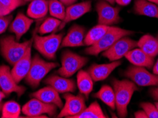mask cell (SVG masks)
I'll use <instances>...</instances> for the list:
<instances>
[{"instance_id":"ee69618b","label":"cell","mask_w":158,"mask_h":118,"mask_svg":"<svg viewBox=\"0 0 158 118\" xmlns=\"http://www.w3.org/2000/svg\"><path fill=\"white\" fill-rule=\"evenodd\" d=\"M155 105V106H156V108H157V110H158V102H156Z\"/></svg>"},{"instance_id":"44dd1931","label":"cell","mask_w":158,"mask_h":118,"mask_svg":"<svg viewBox=\"0 0 158 118\" xmlns=\"http://www.w3.org/2000/svg\"><path fill=\"white\" fill-rule=\"evenodd\" d=\"M48 12V0H32L28 6L27 16L32 19H41Z\"/></svg>"},{"instance_id":"b9f144b4","label":"cell","mask_w":158,"mask_h":118,"mask_svg":"<svg viewBox=\"0 0 158 118\" xmlns=\"http://www.w3.org/2000/svg\"><path fill=\"white\" fill-rule=\"evenodd\" d=\"M148 1L152 2V3H154L158 6V0H148Z\"/></svg>"},{"instance_id":"9a60e30c","label":"cell","mask_w":158,"mask_h":118,"mask_svg":"<svg viewBox=\"0 0 158 118\" xmlns=\"http://www.w3.org/2000/svg\"><path fill=\"white\" fill-rule=\"evenodd\" d=\"M121 64V61H113L108 64H94L88 69V73L90 74L94 82H100L105 80L115 69Z\"/></svg>"},{"instance_id":"f1b7e54d","label":"cell","mask_w":158,"mask_h":118,"mask_svg":"<svg viewBox=\"0 0 158 118\" xmlns=\"http://www.w3.org/2000/svg\"><path fill=\"white\" fill-rule=\"evenodd\" d=\"M48 12L52 17L63 21L66 16V8L59 0H48Z\"/></svg>"},{"instance_id":"603a6c76","label":"cell","mask_w":158,"mask_h":118,"mask_svg":"<svg viewBox=\"0 0 158 118\" xmlns=\"http://www.w3.org/2000/svg\"><path fill=\"white\" fill-rule=\"evenodd\" d=\"M138 47L150 57H155L158 55V39L149 34L145 35L138 41Z\"/></svg>"},{"instance_id":"7402d4cb","label":"cell","mask_w":158,"mask_h":118,"mask_svg":"<svg viewBox=\"0 0 158 118\" xmlns=\"http://www.w3.org/2000/svg\"><path fill=\"white\" fill-rule=\"evenodd\" d=\"M134 11L138 15L158 18V6L148 0H136Z\"/></svg>"},{"instance_id":"30bf717a","label":"cell","mask_w":158,"mask_h":118,"mask_svg":"<svg viewBox=\"0 0 158 118\" xmlns=\"http://www.w3.org/2000/svg\"><path fill=\"white\" fill-rule=\"evenodd\" d=\"M124 75L140 86H158V75L150 73L143 67H130Z\"/></svg>"},{"instance_id":"74e56055","label":"cell","mask_w":158,"mask_h":118,"mask_svg":"<svg viewBox=\"0 0 158 118\" xmlns=\"http://www.w3.org/2000/svg\"><path fill=\"white\" fill-rule=\"evenodd\" d=\"M152 71H153V74H154L158 75V59H157L156 63L155 64L154 67H153Z\"/></svg>"},{"instance_id":"484cf974","label":"cell","mask_w":158,"mask_h":118,"mask_svg":"<svg viewBox=\"0 0 158 118\" xmlns=\"http://www.w3.org/2000/svg\"><path fill=\"white\" fill-rule=\"evenodd\" d=\"M94 96L103 101L106 105L110 107L112 110L116 109L115 92L114 90L110 86H103L99 91L94 95Z\"/></svg>"},{"instance_id":"9c48e42d","label":"cell","mask_w":158,"mask_h":118,"mask_svg":"<svg viewBox=\"0 0 158 118\" xmlns=\"http://www.w3.org/2000/svg\"><path fill=\"white\" fill-rule=\"evenodd\" d=\"M138 47V42L127 36L120 38L111 46V47L103 52V56L108 59L110 62L120 60L125 57L129 51Z\"/></svg>"},{"instance_id":"f546056e","label":"cell","mask_w":158,"mask_h":118,"mask_svg":"<svg viewBox=\"0 0 158 118\" xmlns=\"http://www.w3.org/2000/svg\"><path fill=\"white\" fill-rule=\"evenodd\" d=\"M62 21L54 17H49L44 21L39 29V33L41 35H45L54 32L60 25Z\"/></svg>"},{"instance_id":"d6a6232c","label":"cell","mask_w":158,"mask_h":118,"mask_svg":"<svg viewBox=\"0 0 158 118\" xmlns=\"http://www.w3.org/2000/svg\"><path fill=\"white\" fill-rule=\"evenodd\" d=\"M11 19H12V17L9 14L0 17V34L6 31V30L9 26Z\"/></svg>"},{"instance_id":"ab89813d","label":"cell","mask_w":158,"mask_h":118,"mask_svg":"<svg viewBox=\"0 0 158 118\" xmlns=\"http://www.w3.org/2000/svg\"><path fill=\"white\" fill-rule=\"evenodd\" d=\"M2 16H6L5 12H4L3 8L1 5V3H0V17H2Z\"/></svg>"},{"instance_id":"8d00e7d4","label":"cell","mask_w":158,"mask_h":118,"mask_svg":"<svg viewBox=\"0 0 158 118\" xmlns=\"http://www.w3.org/2000/svg\"><path fill=\"white\" fill-rule=\"evenodd\" d=\"M131 0H115V2L120 6H126L131 3Z\"/></svg>"},{"instance_id":"60d3db41","label":"cell","mask_w":158,"mask_h":118,"mask_svg":"<svg viewBox=\"0 0 158 118\" xmlns=\"http://www.w3.org/2000/svg\"><path fill=\"white\" fill-rule=\"evenodd\" d=\"M104 1L108 2V3H110V4H114L115 2V0H104Z\"/></svg>"},{"instance_id":"4316f807","label":"cell","mask_w":158,"mask_h":118,"mask_svg":"<svg viewBox=\"0 0 158 118\" xmlns=\"http://www.w3.org/2000/svg\"><path fill=\"white\" fill-rule=\"evenodd\" d=\"M103 110L97 101L92 103L81 113L73 118H106Z\"/></svg>"},{"instance_id":"8992f818","label":"cell","mask_w":158,"mask_h":118,"mask_svg":"<svg viewBox=\"0 0 158 118\" xmlns=\"http://www.w3.org/2000/svg\"><path fill=\"white\" fill-rule=\"evenodd\" d=\"M87 57L81 56L70 50H66L61 56V66L57 73L64 77L69 78L76 74L87 64Z\"/></svg>"},{"instance_id":"3957f363","label":"cell","mask_w":158,"mask_h":118,"mask_svg":"<svg viewBox=\"0 0 158 118\" xmlns=\"http://www.w3.org/2000/svg\"><path fill=\"white\" fill-rule=\"evenodd\" d=\"M132 33L133 32L128 30L110 26L107 33L96 43L91 46H88L85 50V54L96 56L109 49L120 38L124 36H128Z\"/></svg>"},{"instance_id":"2e32d148","label":"cell","mask_w":158,"mask_h":118,"mask_svg":"<svg viewBox=\"0 0 158 118\" xmlns=\"http://www.w3.org/2000/svg\"><path fill=\"white\" fill-rule=\"evenodd\" d=\"M44 83L53 87L59 93L74 92L76 89V83L73 80L61 76H51L44 81Z\"/></svg>"},{"instance_id":"f35d334b","label":"cell","mask_w":158,"mask_h":118,"mask_svg":"<svg viewBox=\"0 0 158 118\" xmlns=\"http://www.w3.org/2000/svg\"><path fill=\"white\" fill-rule=\"evenodd\" d=\"M5 96H6V94L4 93L2 91H0V103H2V100L5 98Z\"/></svg>"},{"instance_id":"d4e9b609","label":"cell","mask_w":158,"mask_h":118,"mask_svg":"<svg viewBox=\"0 0 158 118\" xmlns=\"http://www.w3.org/2000/svg\"><path fill=\"white\" fill-rule=\"evenodd\" d=\"M110 27V25L103 24H98L93 27L85 35L84 39L85 45L91 46L96 43L107 33Z\"/></svg>"},{"instance_id":"7c38bea8","label":"cell","mask_w":158,"mask_h":118,"mask_svg":"<svg viewBox=\"0 0 158 118\" xmlns=\"http://www.w3.org/2000/svg\"><path fill=\"white\" fill-rule=\"evenodd\" d=\"M0 88L6 95L17 93L21 96L26 91L25 87L18 85L14 78L10 67L6 65L0 66Z\"/></svg>"},{"instance_id":"8fae6325","label":"cell","mask_w":158,"mask_h":118,"mask_svg":"<svg viewBox=\"0 0 158 118\" xmlns=\"http://www.w3.org/2000/svg\"><path fill=\"white\" fill-rule=\"evenodd\" d=\"M98 13V24L112 25L116 24L121 21L120 17V9L113 7L106 1L98 2L96 5Z\"/></svg>"},{"instance_id":"ba28073f","label":"cell","mask_w":158,"mask_h":118,"mask_svg":"<svg viewBox=\"0 0 158 118\" xmlns=\"http://www.w3.org/2000/svg\"><path fill=\"white\" fill-rule=\"evenodd\" d=\"M63 96L65 99V104L57 117L73 118L86 108L83 94L74 96L70 93H65Z\"/></svg>"},{"instance_id":"7a4b0ae2","label":"cell","mask_w":158,"mask_h":118,"mask_svg":"<svg viewBox=\"0 0 158 118\" xmlns=\"http://www.w3.org/2000/svg\"><path fill=\"white\" fill-rule=\"evenodd\" d=\"M33 42V38L19 43L15 36L4 37L0 39V52L9 64L14 65L24 56L27 48Z\"/></svg>"},{"instance_id":"5bb4252c","label":"cell","mask_w":158,"mask_h":118,"mask_svg":"<svg viewBox=\"0 0 158 118\" xmlns=\"http://www.w3.org/2000/svg\"><path fill=\"white\" fill-rule=\"evenodd\" d=\"M31 45L32 43L27 48L24 56L14 64L12 69H11L13 77L17 84L25 78L31 67L32 61Z\"/></svg>"},{"instance_id":"1f68e13d","label":"cell","mask_w":158,"mask_h":118,"mask_svg":"<svg viewBox=\"0 0 158 118\" xmlns=\"http://www.w3.org/2000/svg\"><path fill=\"white\" fill-rule=\"evenodd\" d=\"M140 107L145 111L148 118H158V110L155 105L151 103H143Z\"/></svg>"},{"instance_id":"e575fe53","label":"cell","mask_w":158,"mask_h":118,"mask_svg":"<svg viewBox=\"0 0 158 118\" xmlns=\"http://www.w3.org/2000/svg\"><path fill=\"white\" fill-rule=\"evenodd\" d=\"M150 93L151 95V96H152L155 100L158 101V87L151 89L150 91Z\"/></svg>"},{"instance_id":"e0dca14e","label":"cell","mask_w":158,"mask_h":118,"mask_svg":"<svg viewBox=\"0 0 158 118\" xmlns=\"http://www.w3.org/2000/svg\"><path fill=\"white\" fill-rule=\"evenodd\" d=\"M33 23L34 19L24 15V13H19L9 26V30L15 35L16 39L19 41L29 31Z\"/></svg>"},{"instance_id":"4dcf8cb0","label":"cell","mask_w":158,"mask_h":118,"mask_svg":"<svg viewBox=\"0 0 158 118\" xmlns=\"http://www.w3.org/2000/svg\"><path fill=\"white\" fill-rule=\"evenodd\" d=\"M0 3L6 15H9L16 9L24 5V0H0Z\"/></svg>"},{"instance_id":"cb8c5ba5","label":"cell","mask_w":158,"mask_h":118,"mask_svg":"<svg viewBox=\"0 0 158 118\" xmlns=\"http://www.w3.org/2000/svg\"><path fill=\"white\" fill-rule=\"evenodd\" d=\"M77 86L81 94L88 97L94 89V80L88 71L79 70L77 74Z\"/></svg>"},{"instance_id":"4fadbf2b","label":"cell","mask_w":158,"mask_h":118,"mask_svg":"<svg viewBox=\"0 0 158 118\" xmlns=\"http://www.w3.org/2000/svg\"><path fill=\"white\" fill-rule=\"evenodd\" d=\"M86 30L82 25H73L66 34L63 38L61 48H73L81 47L85 45L84 39Z\"/></svg>"},{"instance_id":"277c9868","label":"cell","mask_w":158,"mask_h":118,"mask_svg":"<svg viewBox=\"0 0 158 118\" xmlns=\"http://www.w3.org/2000/svg\"><path fill=\"white\" fill-rule=\"evenodd\" d=\"M58 66L59 64L56 62H46L36 55L32 58L31 67L25 77L26 82L33 89H36L46 74Z\"/></svg>"},{"instance_id":"f6af8a7d","label":"cell","mask_w":158,"mask_h":118,"mask_svg":"<svg viewBox=\"0 0 158 118\" xmlns=\"http://www.w3.org/2000/svg\"><path fill=\"white\" fill-rule=\"evenodd\" d=\"M24 1L26 2H31L32 0H24Z\"/></svg>"},{"instance_id":"7bdbcfd3","label":"cell","mask_w":158,"mask_h":118,"mask_svg":"<svg viewBox=\"0 0 158 118\" xmlns=\"http://www.w3.org/2000/svg\"><path fill=\"white\" fill-rule=\"evenodd\" d=\"M2 103H0V112L2 111Z\"/></svg>"},{"instance_id":"ac0fdd59","label":"cell","mask_w":158,"mask_h":118,"mask_svg":"<svg viewBox=\"0 0 158 118\" xmlns=\"http://www.w3.org/2000/svg\"><path fill=\"white\" fill-rule=\"evenodd\" d=\"M91 10V2L85 1L78 4H73L71 6H67L66 9V16L64 19L62 21L63 25L69 22L75 21L83 17L85 13Z\"/></svg>"},{"instance_id":"83f0119b","label":"cell","mask_w":158,"mask_h":118,"mask_svg":"<svg viewBox=\"0 0 158 118\" xmlns=\"http://www.w3.org/2000/svg\"><path fill=\"white\" fill-rule=\"evenodd\" d=\"M21 112H22V108L19 104L14 101L6 102L2 105V118H18L19 117Z\"/></svg>"},{"instance_id":"52a82bcc","label":"cell","mask_w":158,"mask_h":118,"mask_svg":"<svg viewBox=\"0 0 158 118\" xmlns=\"http://www.w3.org/2000/svg\"><path fill=\"white\" fill-rule=\"evenodd\" d=\"M57 106L53 104L46 103L36 98H31L22 108V112L29 117H48L54 116L57 112Z\"/></svg>"},{"instance_id":"836d02e7","label":"cell","mask_w":158,"mask_h":118,"mask_svg":"<svg viewBox=\"0 0 158 118\" xmlns=\"http://www.w3.org/2000/svg\"><path fill=\"white\" fill-rule=\"evenodd\" d=\"M134 116L135 118H148L147 114L143 110L137 111V112H135Z\"/></svg>"},{"instance_id":"d6986e66","label":"cell","mask_w":158,"mask_h":118,"mask_svg":"<svg viewBox=\"0 0 158 118\" xmlns=\"http://www.w3.org/2000/svg\"><path fill=\"white\" fill-rule=\"evenodd\" d=\"M31 96L44 103L53 104L59 108H62L64 106L61 97L59 96V93L50 86L44 87L34 92L31 94Z\"/></svg>"},{"instance_id":"bcb514c9","label":"cell","mask_w":158,"mask_h":118,"mask_svg":"<svg viewBox=\"0 0 158 118\" xmlns=\"http://www.w3.org/2000/svg\"><path fill=\"white\" fill-rule=\"evenodd\" d=\"M157 39H158V38H157Z\"/></svg>"},{"instance_id":"5b68a950","label":"cell","mask_w":158,"mask_h":118,"mask_svg":"<svg viewBox=\"0 0 158 118\" xmlns=\"http://www.w3.org/2000/svg\"><path fill=\"white\" fill-rule=\"evenodd\" d=\"M64 38V33H52L48 36H40L35 35L33 38V44L35 49L48 59H53Z\"/></svg>"},{"instance_id":"6da1fadb","label":"cell","mask_w":158,"mask_h":118,"mask_svg":"<svg viewBox=\"0 0 158 118\" xmlns=\"http://www.w3.org/2000/svg\"><path fill=\"white\" fill-rule=\"evenodd\" d=\"M113 90L115 96V108L118 115L120 117H126L127 115V106L131 101L132 96L138 88L137 84L131 81L114 78L112 81Z\"/></svg>"},{"instance_id":"ffe728a7","label":"cell","mask_w":158,"mask_h":118,"mask_svg":"<svg viewBox=\"0 0 158 118\" xmlns=\"http://www.w3.org/2000/svg\"><path fill=\"white\" fill-rule=\"evenodd\" d=\"M125 57L135 66L150 69L154 64V57L146 54L139 48H135L129 51L125 55Z\"/></svg>"},{"instance_id":"d590c367","label":"cell","mask_w":158,"mask_h":118,"mask_svg":"<svg viewBox=\"0 0 158 118\" xmlns=\"http://www.w3.org/2000/svg\"><path fill=\"white\" fill-rule=\"evenodd\" d=\"M59 1L61 2L62 4H64V6H69L72 5V4H75L76 2H77V0H59Z\"/></svg>"}]
</instances>
